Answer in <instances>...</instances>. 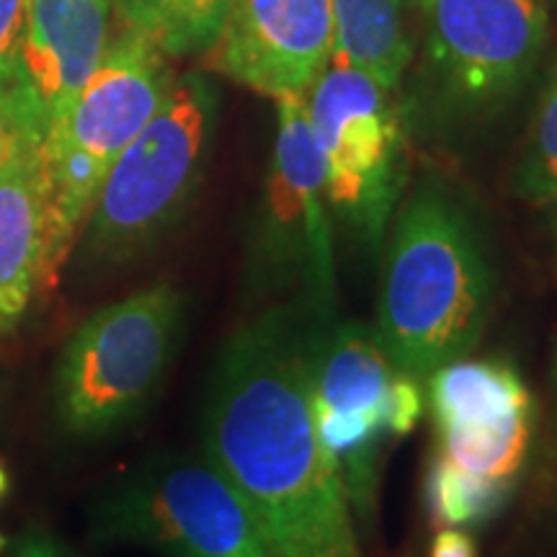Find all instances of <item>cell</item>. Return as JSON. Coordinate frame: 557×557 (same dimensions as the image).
<instances>
[{"instance_id":"6da1fadb","label":"cell","mask_w":557,"mask_h":557,"mask_svg":"<svg viewBox=\"0 0 557 557\" xmlns=\"http://www.w3.org/2000/svg\"><path fill=\"white\" fill-rule=\"evenodd\" d=\"M318 318L269 305L230 336L201 413L205 457L246 500L269 557H361L344 475L318 434Z\"/></svg>"},{"instance_id":"7a4b0ae2","label":"cell","mask_w":557,"mask_h":557,"mask_svg":"<svg viewBox=\"0 0 557 557\" xmlns=\"http://www.w3.org/2000/svg\"><path fill=\"white\" fill-rule=\"evenodd\" d=\"M380 256L374 331L403 372L426 382L491 323L498 271L487 235L455 186L426 176L403 194Z\"/></svg>"},{"instance_id":"3957f363","label":"cell","mask_w":557,"mask_h":557,"mask_svg":"<svg viewBox=\"0 0 557 557\" xmlns=\"http://www.w3.org/2000/svg\"><path fill=\"white\" fill-rule=\"evenodd\" d=\"M421 75L400 101L408 129L459 139L506 114L537 73L547 0H418Z\"/></svg>"},{"instance_id":"277c9868","label":"cell","mask_w":557,"mask_h":557,"mask_svg":"<svg viewBox=\"0 0 557 557\" xmlns=\"http://www.w3.org/2000/svg\"><path fill=\"white\" fill-rule=\"evenodd\" d=\"M169 60L150 39L120 24L94 78L41 139L50 212L47 276H54L88 222L114 160L169 96L176 81Z\"/></svg>"},{"instance_id":"5b68a950","label":"cell","mask_w":557,"mask_h":557,"mask_svg":"<svg viewBox=\"0 0 557 557\" xmlns=\"http://www.w3.org/2000/svg\"><path fill=\"white\" fill-rule=\"evenodd\" d=\"M218 122V90L205 75L173 81L160 109L103 178L86 222V256L127 263L173 225L205 169Z\"/></svg>"},{"instance_id":"8992f818","label":"cell","mask_w":557,"mask_h":557,"mask_svg":"<svg viewBox=\"0 0 557 557\" xmlns=\"http://www.w3.org/2000/svg\"><path fill=\"white\" fill-rule=\"evenodd\" d=\"M329 212L369 253H380L408 186V124L395 90L333 58L308 94Z\"/></svg>"},{"instance_id":"52a82bcc","label":"cell","mask_w":557,"mask_h":557,"mask_svg":"<svg viewBox=\"0 0 557 557\" xmlns=\"http://www.w3.org/2000/svg\"><path fill=\"white\" fill-rule=\"evenodd\" d=\"M250 282L269 305L338 318L336 250L323 191V163L305 96L276 101V143L250 246Z\"/></svg>"},{"instance_id":"ba28073f","label":"cell","mask_w":557,"mask_h":557,"mask_svg":"<svg viewBox=\"0 0 557 557\" xmlns=\"http://www.w3.org/2000/svg\"><path fill=\"white\" fill-rule=\"evenodd\" d=\"M184 323V297L171 284L107 305L62 351L58 406L62 423L99 436L132 421L169 369Z\"/></svg>"},{"instance_id":"9c48e42d","label":"cell","mask_w":557,"mask_h":557,"mask_svg":"<svg viewBox=\"0 0 557 557\" xmlns=\"http://www.w3.org/2000/svg\"><path fill=\"white\" fill-rule=\"evenodd\" d=\"M101 529L169 557H269L248 504L207 457L150 465L109 500Z\"/></svg>"},{"instance_id":"30bf717a","label":"cell","mask_w":557,"mask_h":557,"mask_svg":"<svg viewBox=\"0 0 557 557\" xmlns=\"http://www.w3.org/2000/svg\"><path fill=\"white\" fill-rule=\"evenodd\" d=\"M403 369L389 359L374 325L318 320L312 331V400L318 434L336 457L354 517L369 519L377 462L387 442V400Z\"/></svg>"},{"instance_id":"8fae6325","label":"cell","mask_w":557,"mask_h":557,"mask_svg":"<svg viewBox=\"0 0 557 557\" xmlns=\"http://www.w3.org/2000/svg\"><path fill=\"white\" fill-rule=\"evenodd\" d=\"M426 382L436 455L470 475L519 485L537 429V403L519 369L462 357Z\"/></svg>"},{"instance_id":"7c38bea8","label":"cell","mask_w":557,"mask_h":557,"mask_svg":"<svg viewBox=\"0 0 557 557\" xmlns=\"http://www.w3.org/2000/svg\"><path fill=\"white\" fill-rule=\"evenodd\" d=\"M111 18L109 0H32L11 88L0 101L5 127L45 139L99 70Z\"/></svg>"},{"instance_id":"4fadbf2b","label":"cell","mask_w":557,"mask_h":557,"mask_svg":"<svg viewBox=\"0 0 557 557\" xmlns=\"http://www.w3.org/2000/svg\"><path fill=\"white\" fill-rule=\"evenodd\" d=\"M336 50L333 0H230L207 65L267 99L305 96Z\"/></svg>"},{"instance_id":"5bb4252c","label":"cell","mask_w":557,"mask_h":557,"mask_svg":"<svg viewBox=\"0 0 557 557\" xmlns=\"http://www.w3.org/2000/svg\"><path fill=\"white\" fill-rule=\"evenodd\" d=\"M50 212L41 143L9 129L0 163V336L29 310L34 289L47 276Z\"/></svg>"},{"instance_id":"9a60e30c","label":"cell","mask_w":557,"mask_h":557,"mask_svg":"<svg viewBox=\"0 0 557 557\" xmlns=\"http://www.w3.org/2000/svg\"><path fill=\"white\" fill-rule=\"evenodd\" d=\"M333 58L398 94L416 58L418 0H333Z\"/></svg>"},{"instance_id":"2e32d148","label":"cell","mask_w":557,"mask_h":557,"mask_svg":"<svg viewBox=\"0 0 557 557\" xmlns=\"http://www.w3.org/2000/svg\"><path fill=\"white\" fill-rule=\"evenodd\" d=\"M114 18L169 58L207 54L225 24L230 0H109Z\"/></svg>"},{"instance_id":"e0dca14e","label":"cell","mask_w":557,"mask_h":557,"mask_svg":"<svg viewBox=\"0 0 557 557\" xmlns=\"http://www.w3.org/2000/svg\"><path fill=\"white\" fill-rule=\"evenodd\" d=\"M513 197L545 214L557 230V50L511 173Z\"/></svg>"},{"instance_id":"ac0fdd59","label":"cell","mask_w":557,"mask_h":557,"mask_svg":"<svg viewBox=\"0 0 557 557\" xmlns=\"http://www.w3.org/2000/svg\"><path fill=\"white\" fill-rule=\"evenodd\" d=\"M513 491L517 485L470 475L442 455L431 457L423 483L431 524L442 529L487 524L508 506Z\"/></svg>"},{"instance_id":"d6986e66","label":"cell","mask_w":557,"mask_h":557,"mask_svg":"<svg viewBox=\"0 0 557 557\" xmlns=\"http://www.w3.org/2000/svg\"><path fill=\"white\" fill-rule=\"evenodd\" d=\"M32 0H0V101L9 94Z\"/></svg>"},{"instance_id":"ffe728a7","label":"cell","mask_w":557,"mask_h":557,"mask_svg":"<svg viewBox=\"0 0 557 557\" xmlns=\"http://www.w3.org/2000/svg\"><path fill=\"white\" fill-rule=\"evenodd\" d=\"M429 557H478V547L462 529H442L429 547Z\"/></svg>"},{"instance_id":"44dd1931","label":"cell","mask_w":557,"mask_h":557,"mask_svg":"<svg viewBox=\"0 0 557 557\" xmlns=\"http://www.w3.org/2000/svg\"><path fill=\"white\" fill-rule=\"evenodd\" d=\"M11 557H75L65 545L54 542L47 534H29L13 547Z\"/></svg>"},{"instance_id":"7402d4cb","label":"cell","mask_w":557,"mask_h":557,"mask_svg":"<svg viewBox=\"0 0 557 557\" xmlns=\"http://www.w3.org/2000/svg\"><path fill=\"white\" fill-rule=\"evenodd\" d=\"M549 385H553V406H555V418H557V346L553 357V372H549Z\"/></svg>"},{"instance_id":"603a6c76","label":"cell","mask_w":557,"mask_h":557,"mask_svg":"<svg viewBox=\"0 0 557 557\" xmlns=\"http://www.w3.org/2000/svg\"><path fill=\"white\" fill-rule=\"evenodd\" d=\"M5 148H9V127H5V129H0V163H3Z\"/></svg>"},{"instance_id":"cb8c5ba5","label":"cell","mask_w":557,"mask_h":557,"mask_svg":"<svg viewBox=\"0 0 557 557\" xmlns=\"http://www.w3.org/2000/svg\"><path fill=\"white\" fill-rule=\"evenodd\" d=\"M5 491H9V475H5V468L0 465V498L5 496Z\"/></svg>"},{"instance_id":"d4e9b609","label":"cell","mask_w":557,"mask_h":557,"mask_svg":"<svg viewBox=\"0 0 557 557\" xmlns=\"http://www.w3.org/2000/svg\"><path fill=\"white\" fill-rule=\"evenodd\" d=\"M5 547V537H3V534H0V549H3Z\"/></svg>"},{"instance_id":"484cf974","label":"cell","mask_w":557,"mask_h":557,"mask_svg":"<svg viewBox=\"0 0 557 557\" xmlns=\"http://www.w3.org/2000/svg\"><path fill=\"white\" fill-rule=\"evenodd\" d=\"M0 129H5V122H3V116H0Z\"/></svg>"}]
</instances>
